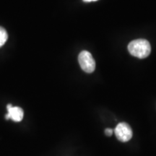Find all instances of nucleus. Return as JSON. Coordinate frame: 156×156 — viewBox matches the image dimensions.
Instances as JSON below:
<instances>
[{
  "mask_svg": "<svg viewBox=\"0 0 156 156\" xmlns=\"http://www.w3.org/2000/svg\"><path fill=\"white\" fill-rule=\"evenodd\" d=\"M128 51L130 54L139 58H145L150 55L151 46L148 41L139 38L132 41L128 45Z\"/></svg>",
  "mask_w": 156,
  "mask_h": 156,
  "instance_id": "nucleus-1",
  "label": "nucleus"
},
{
  "mask_svg": "<svg viewBox=\"0 0 156 156\" xmlns=\"http://www.w3.org/2000/svg\"><path fill=\"white\" fill-rule=\"evenodd\" d=\"M78 61L80 67L87 73H92L95 69V62L92 54L87 51H81L78 56Z\"/></svg>",
  "mask_w": 156,
  "mask_h": 156,
  "instance_id": "nucleus-2",
  "label": "nucleus"
},
{
  "mask_svg": "<svg viewBox=\"0 0 156 156\" xmlns=\"http://www.w3.org/2000/svg\"><path fill=\"white\" fill-rule=\"evenodd\" d=\"M114 133L117 139L123 142H128L132 137V128L125 122L119 123L115 128Z\"/></svg>",
  "mask_w": 156,
  "mask_h": 156,
  "instance_id": "nucleus-3",
  "label": "nucleus"
},
{
  "mask_svg": "<svg viewBox=\"0 0 156 156\" xmlns=\"http://www.w3.org/2000/svg\"><path fill=\"white\" fill-rule=\"evenodd\" d=\"M7 109L8 113L5 115L6 119H12L16 122L23 120L24 112L22 108L18 106H12V104H8L7 106Z\"/></svg>",
  "mask_w": 156,
  "mask_h": 156,
  "instance_id": "nucleus-4",
  "label": "nucleus"
},
{
  "mask_svg": "<svg viewBox=\"0 0 156 156\" xmlns=\"http://www.w3.org/2000/svg\"><path fill=\"white\" fill-rule=\"evenodd\" d=\"M7 38H8V35H7V31L2 27H0V47H2L5 44Z\"/></svg>",
  "mask_w": 156,
  "mask_h": 156,
  "instance_id": "nucleus-5",
  "label": "nucleus"
},
{
  "mask_svg": "<svg viewBox=\"0 0 156 156\" xmlns=\"http://www.w3.org/2000/svg\"><path fill=\"white\" fill-rule=\"evenodd\" d=\"M105 134H106V135L108 136H112L113 134V130L110 128H107V129H106V130H105Z\"/></svg>",
  "mask_w": 156,
  "mask_h": 156,
  "instance_id": "nucleus-6",
  "label": "nucleus"
},
{
  "mask_svg": "<svg viewBox=\"0 0 156 156\" xmlns=\"http://www.w3.org/2000/svg\"><path fill=\"white\" fill-rule=\"evenodd\" d=\"M95 1H98V0H83V2H95Z\"/></svg>",
  "mask_w": 156,
  "mask_h": 156,
  "instance_id": "nucleus-7",
  "label": "nucleus"
}]
</instances>
